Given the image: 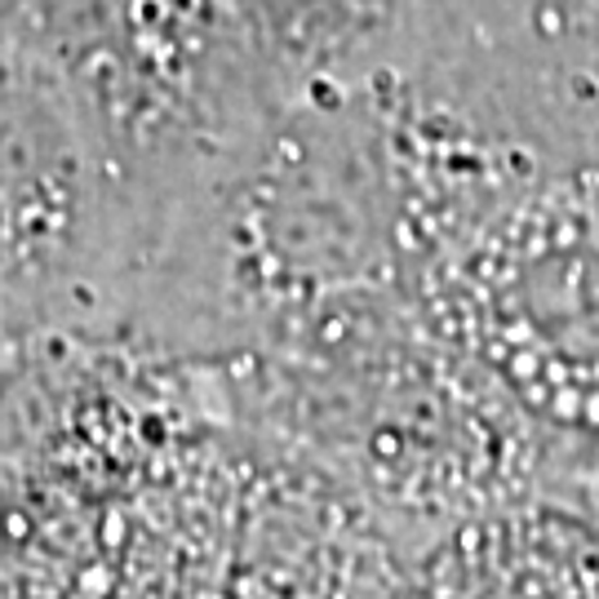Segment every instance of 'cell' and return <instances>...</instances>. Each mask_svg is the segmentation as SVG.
Segmentation results:
<instances>
[{
	"mask_svg": "<svg viewBox=\"0 0 599 599\" xmlns=\"http://www.w3.org/2000/svg\"><path fill=\"white\" fill-rule=\"evenodd\" d=\"M160 231L81 98L0 67V328L103 302Z\"/></svg>",
	"mask_w": 599,
	"mask_h": 599,
	"instance_id": "obj_1",
	"label": "cell"
},
{
	"mask_svg": "<svg viewBox=\"0 0 599 599\" xmlns=\"http://www.w3.org/2000/svg\"><path fill=\"white\" fill-rule=\"evenodd\" d=\"M27 5H32V0H0V36L10 32V23H14V19L27 10Z\"/></svg>",
	"mask_w": 599,
	"mask_h": 599,
	"instance_id": "obj_2",
	"label": "cell"
}]
</instances>
